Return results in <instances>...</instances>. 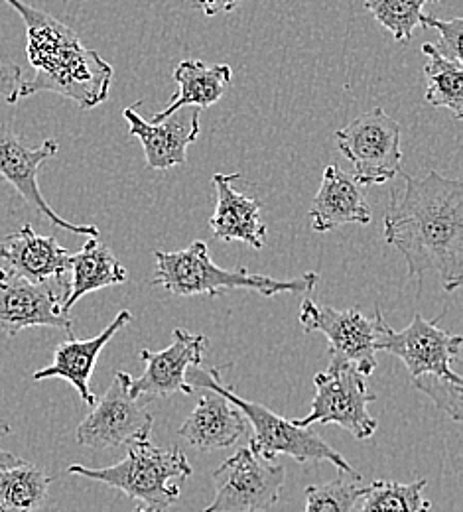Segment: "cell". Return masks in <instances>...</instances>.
<instances>
[{"instance_id": "obj_1", "label": "cell", "mask_w": 463, "mask_h": 512, "mask_svg": "<svg viewBox=\"0 0 463 512\" xmlns=\"http://www.w3.org/2000/svg\"><path fill=\"white\" fill-rule=\"evenodd\" d=\"M402 190H393L383 217L385 241L404 256L408 274H434L446 292L462 284L463 186L432 170L418 178L398 172Z\"/></svg>"}, {"instance_id": "obj_19", "label": "cell", "mask_w": 463, "mask_h": 512, "mask_svg": "<svg viewBox=\"0 0 463 512\" xmlns=\"http://www.w3.org/2000/svg\"><path fill=\"white\" fill-rule=\"evenodd\" d=\"M0 258L8 264L6 274L22 276L30 282H48L66 278L71 253L54 237H42L32 225H24L0 243Z\"/></svg>"}, {"instance_id": "obj_2", "label": "cell", "mask_w": 463, "mask_h": 512, "mask_svg": "<svg viewBox=\"0 0 463 512\" xmlns=\"http://www.w3.org/2000/svg\"><path fill=\"white\" fill-rule=\"evenodd\" d=\"M26 26V56L34 77L24 79L20 99L40 91H52L87 111L107 101L113 83V67L95 50L87 48L75 30L52 14L24 0H4Z\"/></svg>"}, {"instance_id": "obj_3", "label": "cell", "mask_w": 463, "mask_h": 512, "mask_svg": "<svg viewBox=\"0 0 463 512\" xmlns=\"http://www.w3.org/2000/svg\"><path fill=\"white\" fill-rule=\"evenodd\" d=\"M156 272L150 286H162L176 296H211L219 298L231 290H251L265 298L278 294H308L320 284L316 272L292 280H276L247 268L227 270L217 266L203 241L192 243L184 251H156Z\"/></svg>"}, {"instance_id": "obj_27", "label": "cell", "mask_w": 463, "mask_h": 512, "mask_svg": "<svg viewBox=\"0 0 463 512\" xmlns=\"http://www.w3.org/2000/svg\"><path fill=\"white\" fill-rule=\"evenodd\" d=\"M428 2L440 0H365V10L387 28L397 42H410Z\"/></svg>"}, {"instance_id": "obj_5", "label": "cell", "mask_w": 463, "mask_h": 512, "mask_svg": "<svg viewBox=\"0 0 463 512\" xmlns=\"http://www.w3.org/2000/svg\"><path fill=\"white\" fill-rule=\"evenodd\" d=\"M188 381L194 388L205 386L221 392L227 400H231L247 418L253 428L251 446L255 453L266 459H274L278 455H288L300 463L306 461H330L343 473H357L345 457L331 448L322 440V436L312 428L296 426L294 420H286L266 408L259 402L241 398L229 384L223 383L221 373L217 369H199L194 367L188 371Z\"/></svg>"}, {"instance_id": "obj_32", "label": "cell", "mask_w": 463, "mask_h": 512, "mask_svg": "<svg viewBox=\"0 0 463 512\" xmlns=\"http://www.w3.org/2000/svg\"><path fill=\"white\" fill-rule=\"evenodd\" d=\"M8 434H10V426H8V422L0 420V438H4V436H8ZM20 461H22V459H20V457H16L14 453L0 449V467H12V465H16V463H20Z\"/></svg>"}, {"instance_id": "obj_17", "label": "cell", "mask_w": 463, "mask_h": 512, "mask_svg": "<svg viewBox=\"0 0 463 512\" xmlns=\"http://www.w3.org/2000/svg\"><path fill=\"white\" fill-rule=\"evenodd\" d=\"M241 178L239 172L213 176L217 205L209 217V227L217 241H239L261 251L266 243V225L261 219L263 203L233 188Z\"/></svg>"}, {"instance_id": "obj_15", "label": "cell", "mask_w": 463, "mask_h": 512, "mask_svg": "<svg viewBox=\"0 0 463 512\" xmlns=\"http://www.w3.org/2000/svg\"><path fill=\"white\" fill-rule=\"evenodd\" d=\"M138 105L127 107L123 111L125 119L129 121V134L138 138L146 166L150 170H170L176 166L186 164L188 160V146L194 144L199 136V109L196 107L188 117L174 113L162 121H144L136 113Z\"/></svg>"}, {"instance_id": "obj_33", "label": "cell", "mask_w": 463, "mask_h": 512, "mask_svg": "<svg viewBox=\"0 0 463 512\" xmlns=\"http://www.w3.org/2000/svg\"><path fill=\"white\" fill-rule=\"evenodd\" d=\"M6 276H8V274H6V270H2V268H0V280H4Z\"/></svg>"}, {"instance_id": "obj_11", "label": "cell", "mask_w": 463, "mask_h": 512, "mask_svg": "<svg viewBox=\"0 0 463 512\" xmlns=\"http://www.w3.org/2000/svg\"><path fill=\"white\" fill-rule=\"evenodd\" d=\"M377 316L361 314L359 310H335L330 306H318L312 300H304L300 306V323L306 333L320 331L330 343V361L349 363L365 377H371L377 369Z\"/></svg>"}, {"instance_id": "obj_24", "label": "cell", "mask_w": 463, "mask_h": 512, "mask_svg": "<svg viewBox=\"0 0 463 512\" xmlns=\"http://www.w3.org/2000/svg\"><path fill=\"white\" fill-rule=\"evenodd\" d=\"M428 58L424 65L426 75V103L436 109H448L460 121L463 117V64L444 58L432 44L422 46Z\"/></svg>"}, {"instance_id": "obj_22", "label": "cell", "mask_w": 463, "mask_h": 512, "mask_svg": "<svg viewBox=\"0 0 463 512\" xmlns=\"http://www.w3.org/2000/svg\"><path fill=\"white\" fill-rule=\"evenodd\" d=\"M231 67L227 64H205L199 60H186L174 69L178 91L170 105L152 117V123L162 121L186 107L207 109L215 105L231 83Z\"/></svg>"}, {"instance_id": "obj_14", "label": "cell", "mask_w": 463, "mask_h": 512, "mask_svg": "<svg viewBox=\"0 0 463 512\" xmlns=\"http://www.w3.org/2000/svg\"><path fill=\"white\" fill-rule=\"evenodd\" d=\"M205 347V335L174 329L172 343L162 351H140L144 373L131 379V392L146 402L172 394H196V388L188 381V371L203 363Z\"/></svg>"}, {"instance_id": "obj_31", "label": "cell", "mask_w": 463, "mask_h": 512, "mask_svg": "<svg viewBox=\"0 0 463 512\" xmlns=\"http://www.w3.org/2000/svg\"><path fill=\"white\" fill-rule=\"evenodd\" d=\"M243 0H198L196 6L199 10H203L205 16H217L221 12H231L235 10Z\"/></svg>"}, {"instance_id": "obj_16", "label": "cell", "mask_w": 463, "mask_h": 512, "mask_svg": "<svg viewBox=\"0 0 463 512\" xmlns=\"http://www.w3.org/2000/svg\"><path fill=\"white\" fill-rule=\"evenodd\" d=\"M196 390L198 404L178 432L192 448L201 451L231 448L249 434L245 414L231 400L213 388L199 386Z\"/></svg>"}, {"instance_id": "obj_20", "label": "cell", "mask_w": 463, "mask_h": 512, "mask_svg": "<svg viewBox=\"0 0 463 512\" xmlns=\"http://www.w3.org/2000/svg\"><path fill=\"white\" fill-rule=\"evenodd\" d=\"M308 215L316 233H330L343 225H369L373 219L361 186L335 164L324 170L320 190Z\"/></svg>"}, {"instance_id": "obj_29", "label": "cell", "mask_w": 463, "mask_h": 512, "mask_svg": "<svg viewBox=\"0 0 463 512\" xmlns=\"http://www.w3.org/2000/svg\"><path fill=\"white\" fill-rule=\"evenodd\" d=\"M418 24L422 28H434L440 34V40L436 44H432L438 54H442L444 58L462 62V16H456V18H450V20H440L436 16L422 14Z\"/></svg>"}, {"instance_id": "obj_28", "label": "cell", "mask_w": 463, "mask_h": 512, "mask_svg": "<svg viewBox=\"0 0 463 512\" xmlns=\"http://www.w3.org/2000/svg\"><path fill=\"white\" fill-rule=\"evenodd\" d=\"M412 383L418 390L428 394L434 404L454 422H462V384L444 381L432 375H424Z\"/></svg>"}, {"instance_id": "obj_34", "label": "cell", "mask_w": 463, "mask_h": 512, "mask_svg": "<svg viewBox=\"0 0 463 512\" xmlns=\"http://www.w3.org/2000/svg\"><path fill=\"white\" fill-rule=\"evenodd\" d=\"M134 512H148L146 511V509H144V507H138V509H136V511Z\"/></svg>"}, {"instance_id": "obj_6", "label": "cell", "mask_w": 463, "mask_h": 512, "mask_svg": "<svg viewBox=\"0 0 463 512\" xmlns=\"http://www.w3.org/2000/svg\"><path fill=\"white\" fill-rule=\"evenodd\" d=\"M365 379L357 367L330 361V367L314 377L316 396L310 412L294 424L302 428L335 424L355 440H369L377 432V420L369 414V404L377 400V394L369 390Z\"/></svg>"}, {"instance_id": "obj_12", "label": "cell", "mask_w": 463, "mask_h": 512, "mask_svg": "<svg viewBox=\"0 0 463 512\" xmlns=\"http://www.w3.org/2000/svg\"><path fill=\"white\" fill-rule=\"evenodd\" d=\"M66 294L64 278L30 282L8 274L0 280V329L8 337H16L28 327H58L73 337V323L62 312Z\"/></svg>"}, {"instance_id": "obj_18", "label": "cell", "mask_w": 463, "mask_h": 512, "mask_svg": "<svg viewBox=\"0 0 463 512\" xmlns=\"http://www.w3.org/2000/svg\"><path fill=\"white\" fill-rule=\"evenodd\" d=\"M131 321H133V314L129 310H123L97 337H91L85 341L75 339V335L69 337L66 343L58 345L52 365L36 371L32 379L34 381H48V379L67 381L77 390L83 404L93 406L97 402V398H95L89 383H91L97 359H99L101 351L105 349V345Z\"/></svg>"}, {"instance_id": "obj_4", "label": "cell", "mask_w": 463, "mask_h": 512, "mask_svg": "<svg viewBox=\"0 0 463 512\" xmlns=\"http://www.w3.org/2000/svg\"><path fill=\"white\" fill-rule=\"evenodd\" d=\"M67 473L113 487L140 501L148 512H164L178 503L194 469L182 449L156 448L146 440L129 446L127 457L111 467L71 465Z\"/></svg>"}, {"instance_id": "obj_13", "label": "cell", "mask_w": 463, "mask_h": 512, "mask_svg": "<svg viewBox=\"0 0 463 512\" xmlns=\"http://www.w3.org/2000/svg\"><path fill=\"white\" fill-rule=\"evenodd\" d=\"M60 150L58 140L48 138L38 148H30L24 140L8 127L0 125V178H4L22 199L32 205L40 215H44L52 225L71 231L83 237H99V229L95 225H77L58 215L50 203L44 199L38 186L40 166L54 158Z\"/></svg>"}, {"instance_id": "obj_21", "label": "cell", "mask_w": 463, "mask_h": 512, "mask_svg": "<svg viewBox=\"0 0 463 512\" xmlns=\"http://www.w3.org/2000/svg\"><path fill=\"white\" fill-rule=\"evenodd\" d=\"M69 270L71 282L67 284L66 300L62 304L66 316L83 296L109 286H119L127 280V268L95 237H91L79 253L71 255Z\"/></svg>"}, {"instance_id": "obj_25", "label": "cell", "mask_w": 463, "mask_h": 512, "mask_svg": "<svg viewBox=\"0 0 463 512\" xmlns=\"http://www.w3.org/2000/svg\"><path fill=\"white\" fill-rule=\"evenodd\" d=\"M426 479L414 483L375 481L365 489L357 512H428L430 501L424 497Z\"/></svg>"}, {"instance_id": "obj_26", "label": "cell", "mask_w": 463, "mask_h": 512, "mask_svg": "<svg viewBox=\"0 0 463 512\" xmlns=\"http://www.w3.org/2000/svg\"><path fill=\"white\" fill-rule=\"evenodd\" d=\"M359 473H343L324 485L306 489V512H353L357 509L365 487L359 485Z\"/></svg>"}, {"instance_id": "obj_8", "label": "cell", "mask_w": 463, "mask_h": 512, "mask_svg": "<svg viewBox=\"0 0 463 512\" xmlns=\"http://www.w3.org/2000/svg\"><path fill=\"white\" fill-rule=\"evenodd\" d=\"M400 125L375 107L335 132L339 152L353 166L357 186H383L397 178L402 164Z\"/></svg>"}, {"instance_id": "obj_10", "label": "cell", "mask_w": 463, "mask_h": 512, "mask_svg": "<svg viewBox=\"0 0 463 512\" xmlns=\"http://www.w3.org/2000/svg\"><path fill=\"white\" fill-rule=\"evenodd\" d=\"M131 379V375L119 371L101 400L93 404L75 432L81 446L113 449L150 440L154 418L148 402L131 392Z\"/></svg>"}, {"instance_id": "obj_23", "label": "cell", "mask_w": 463, "mask_h": 512, "mask_svg": "<svg viewBox=\"0 0 463 512\" xmlns=\"http://www.w3.org/2000/svg\"><path fill=\"white\" fill-rule=\"evenodd\" d=\"M52 485V477L40 467L20 461L0 467V512L38 511Z\"/></svg>"}, {"instance_id": "obj_9", "label": "cell", "mask_w": 463, "mask_h": 512, "mask_svg": "<svg viewBox=\"0 0 463 512\" xmlns=\"http://www.w3.org/2000/svg\"><path fill=\"white\" fill-rule=\"evenodd\" d=\"M211 479L215 495L203 512H266L280 501L286 469L247 446L223 461Z\"/></svg>"}, {"instance_id": "obj_7", "label": "cell", "mask_w": 463, "mask_h": 512, "mask_svg": "<svg viewBox=\"0 0 463 512\" xmlns=\"http://www.w3.org/2000/svg\"><path fill=\"white\" fill-rule=\"evenodd\" d=\"M440 320L442 316L430 321L422 314H414L410 325L397 331L383 320L379 310L375 347L377 351L398 357L406 365L412 381L424 375H432L444 381L462 384V377L452 371V363L460 357L462 337L440 329Z\"/></svg>"}, {"instance_id": "obj_30", "label": "cell", "mask_w": 463, "mask_h": 512, "mask_svg": "<svg viewBox=\"0 0 463 512\" xmlns=\"http://www.w3.org/2000/svg\"><path fill=\"white\" fill-rule=\"evenodd\" d=\"M22 69L16 64L0 60V97L14 105L20 99V87H22Z\"/></svg>"}]
</instances>
